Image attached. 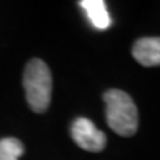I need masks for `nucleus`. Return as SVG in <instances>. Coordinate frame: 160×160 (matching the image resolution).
<instances>
[{
  "label": "nucleus",
  "mask_w": 160,
  "mask_h": 160,
  "mask_svg": "<svg viewBox=\"0 0 160 160\" xmlns=\"http://www.w3.org/2000/svg\"><path fill=\"white\" fill-rule=\"evenodd\" d=\"M71 137L80 148L86 150V151H93V153L101 151L107 144L105 133L99 131L93 125V122L86 117H77L73 122Z\"/></svg>",
  "instance_id": "obj_3"
},
{
  "label": "nucleus",
  "mask_w": 160,
  "mask_h": 160,
  "mask_svg": "<svg viewBox=\"0 0 160 160\" xmlns=\"http://www.w3.org/2000/svg\"><path fill=\"white\" fill-rule=\"evenodd\" d=\"M24 153L22 142L17 138L0 139V160H18Z\"/></svg>",
  "instance_id": "obj_6"
},
{
  "label": "nucleus",
  "mask_w": 160,
  "mask_h": 160,
  "mask_svg": "<svg viewBox=\"0 0 160 160\" xmlns=\"http://www.w3.org/2000/svg\"><path fill=\"white\" fill-rule=\"evenodd\" d=\"M24 89L28 105L36 113H45L52 95V74L42 59H31L24 71Z\"/></svg>",
  "instance_id": "obj_2"
},
{
  "label": "nucleus",
  "mask_w": 160,
  "mask_h": 160,
  "mask_svg": "<svg viewBox=\"0 0 160 160\" xmlns=\"http://www.w3.org/2000/svg\"><path fill=\"white\" fill-rule=\"evenodd\" d=\"M104 101L108 126L120 137H132L138 129V108L131 95L110 89L104 93Z\"/></svg>",
  "instance_id": "obj_1"
},
{
  "label": "nucleus",
  "mask_w": 160,
  "mask_h": 160,
  "mask_svg": "<svg viewBox=\"0 0 160 160\" xmlns=\"http://www.w3.org/2000/svg\"><path fill=\"white\" fill-rule=\"evenodd\" d=\"M80 6L83 8L91 24L97 30H107L111 25V17L107 11V5L102 0H82Z\"/></svg>",
  "instance_id": "obj_5"
},
{
  "label": "nucleus",
  "mask_w": 160,
  "mask_h": 160,
  "mask_svg": "<svg viewBox=\"0 0 160 160\" xmlns=\"http://www.w3.org/2000/svg\"><path fill=\"white\" fill-rule=\"evenodd\" d=\"M132 55L144 67L160 65V37H142L135 42Z\"/></svg>",
  "instance_id": "obj_4"
}]
</instances>
